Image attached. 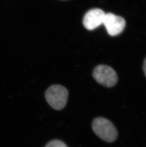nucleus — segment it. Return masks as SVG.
Instances as JSON below:
<instances>
[{
    "mask_svg": "<svg viewBox=\"0 0 146 147\" xmlns=\"http://www.w3.org/2000/svg\"><path fill=\"white\" fill-rule=\"evenodd\" d=\"M92 130L98 137L107 142H115L118 137V132L113 124L108 119L98 117L93 120Z\"/></svg>",
    "mask_w": 146,
    "mask_h": 147,
    "instance_id": "f257e3e1",
    "label": "nucleus"
},
{
    "mask_svg": "<svg viewBox=\"0 0 146 147\" xmlns=\"http://www.w3.org/2000/svg\"><path fill=\"white\" fill-rule=\"evenodd\" d=\"M47 102L54 110H62L66 105L68 98V90L61 85L50 86L45 92Z\"/></svg>",
    "mask_w": 146,
    "mask_h": 147,
    "instance_id": "f03ea898",
    "label": "nucleus"
},
{
    "mask_svg": "<svg viewBox=\"0 0 146 147\" xmlns=\"http://www.w3.org/2000/svg\"><path fill=\"white\" fill-rule=\"evenodd\" d=\"M92 76L98 83L106 87H113L118 82L115 71L111 67L105 65H100L95 67Z\"/></svg>",
    "mask_w": 146,
    "mask_h": 147,
    "instance_id": "7ed1b4c3",
    "label": "nucleus"
},
{
    "mask_svg": "<svg viewBox=\"0 0 146 147\" xmlns=\"http://www.w3.org/2000/svg\"><path fill=\"white\" fill-rule=\"evenodd\" d=\"M103 24L108 33L112 36H116L123 32L125 27V20L112 13H105Z\"/></svg>",
    "mask_w": 146,
    "mask_h": 147,
    "instance_id": "20e7f679",
    "label": "nucleus"
},
{
    "mask_svg": "<svg viewBox=\"0 0 146 147\" xmlns=\"http://www.w3.org/2000/svg\"><path fill=\"white\" fill-rule=\"evenodd\" d=\"M104 12L100 9H91L85 14L83 19V24L88 30H93L103 24Z\"/></svg>",
    "mask_w": 146,
    "mask_h": 147,
    "instance_id": "39448f33",
    "label": "nucleus"
},
{
    "mask_svg": "<svg viewBox=\"0 0 146 147\" xmlns=\"http://www.w3.org/2000/svg\"><path fill=\"white\" fill-rule=\"evenodd\" d=\"M45 147H68V146L61 140H55L47 143Z\"/></svg>",
    "mask_w": 146,
    "mask_h": 147,
    "instance_id": "423d86ee",
    "label": "nucleus"
},
{
    "mask_svg": "<svg viewBox=\"0 0 146 147\" xmlns=\"http://www.w3.org/2000/svg\"><path fill=\"white\" fill-rule=\"evenodd\" d=\"M143 70L145 76H146V58L145 59V61H144V63Z\"/></svg>",
    "mask_w": 146,
    "mask_h": 147,
    "instance_id": "0eeeda50",
    "label": "nucleus"
}]
</instances>
